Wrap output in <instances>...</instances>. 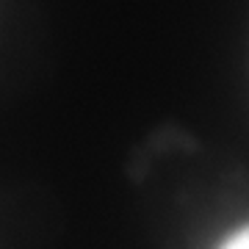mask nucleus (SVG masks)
Here are the masks:
<instances>
[{
  "mask_svg": "<svg viewBox=\"0 0 249 249\" xmlns=\"http://www.w3.org/2000/svg\"><path fill=\"white\" fill-rule=\"evenodd\" d=\"M219 249H249V224H244L241 230H235L232 235H227Z\"/></svg>",
  "mask_w": 249,
  "mask_h": 249,
  "instance_id": "obj_1",
  "label": "nucleus"
}]
</instances>
